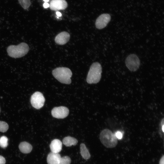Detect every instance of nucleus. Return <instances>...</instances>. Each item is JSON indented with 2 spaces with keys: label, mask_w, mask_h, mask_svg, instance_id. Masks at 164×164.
Returning <instances> with one entry per match:
<instances>
[{
  "label": "nucleus",
  "mask_w": 164,
  "mask_h": 164,
  "mask_svg": "<svg viewBox=\"0 0 164 164\" xmlns=\"http://www.w3.org/2000/svg\"><path fill=\"white\" fill-rule=\"evenodd\" d=\"M54 77L60 83L70 84L71 81L70 78L72 73L69 68L65 67H59L54 69L52 72Z\"/></svg>",
  "instance_id": "nucleus-1"
},
{
  "label": "nucleus",
  "mask_w": 164,
  "mask_h": 164,
  "mask_svg": "<svg viewBox=\"0 0 164 164\" xmlns=\"http://www.w3.org/2000/svg\"><path fill=\"white\" fill-rule=\"evenodd\" d=\"M29 49V46L27 43H22L16 46H9L7 51L9 56L16 58L24 56L28 53Z\"/></svg>",
  "instance_id": "nucleus-2"
},
{
  "label": "nucleus",
  "mask_w": 164,
  "mask_h": 164,
  "mask_svg": "<svg viewBox=\"0 0 164 164\" xmlns=\"http://www.w3.org/2000/svg\"><path fill=\"white\" fill-rule=\"evenodd\" d=\"M102 67L97 62L93 63L90 67L86 80L89 84H96L99 82L101 78Z\"/></svg>",
  "instance_id": "nucleus-3"
},
{
  "label": "nucleus",
  "mask_w": 164,
  "mask_h": 164,
  "mask_svg": "<svg viewBox=\"0 0 164 164\" xmlns=\"http://www.w3.org/2000/svg\"><path fill=\"white\" fill-rule=\"evenodd\" d=\"M100 139L103 145L108 148H114L118 143L117 138L115 134L108 129L102 131L100 134Z\"/></svg>",
  "instance_id": "nucleus-4"
},
{
  "label": "nucleus",
  "mask_w": 164,
  "mask_h": 164,
  "mask_svg": "<svg viewBox=\"0 0 164 164\" xmlns=\"http://www.w3.org/2000/svg\"><path fill=\"white\" fill-rule=\"evenodd\" d=\"M125 63L127 68L132 71H136L140 65V60L135 54L129 55L126 59Z\"/></svg>",
  "instance_id": "nucleus-5"
},
{
  "label": "nucleus",
  "mask_w": 164,
  "mask_h": 164,
  "mask_svg": "<svg viewBox=\"0 0 164 164\" xmlns=\"http://www.w3.org/2000/svg\"><path fill=\"white\" fill-rule=\"evenodd\" d=\"M45 98L41 92L36 91L31 96L30 102L32 106L36 109H39L44 105Z\"/></svg>",
  "instance_id": "nucleus-6"
},
{
  "label": "nucleus",
  "mask_w": 164,
  "mask_h": 164,
  "mask_svg": "<svg viewBox=\"0 0 164 164\" xmlns=\"http://www.w3.org/2000/svg\"><path fill=\"white\" fill-rule=\"evenodd\" d=\"M69 110L66 107L60 106L53 108L51 111V114L54 118L63 119L66 117L69 114Z\"/></svg>",
  "instance_id": "nucleus-7"
},
{
  "label": "nucleus",
  "mask_w": 164,
  "mask_h": 164,
  "mask_svg": "<svg viewBox=\"0 0 164 164\" xmlns=\"http://www.w3.org/2000/svg\"><path fill=\"white\" fill-rule=\"evenodd\" d=\"M111 19L110 15L108 14H103L97 19L95 24L97 29H102L105 27Z\"/></svg>",
  "instance_id": "nucleus-8"
},
{
  "label": "nucleus",
  "mask_w": 164,
  "mask_h": 164,
  "mask_svg": "<svg viewBox=\"0 0 164 164\" xmlns=\"http://www.w3.org/2000/svg\"><path fill=\"white\" fill-rule=\"evenodd\" d=\"M67 6V3L65 0H52L49 4L50 9L55 11L64 10Z\"/></svg>",
  "instance_id": "nucleus-9"
},
{
  "label": "nucleus",
  "mask_w": 164,
  "mask_h": 164,
  "mask_svg": "<svg viewBox=\"0 0 164 164\" xmlns=\"http://www.w3.org/2000/svg\"><path fill=\"white\" fill-rule=\"evenodd\" d=\"M70 38V34L67 32L63 31L60 32L56 36L55 41L58 45H63L69 41Z\"/></svg>",
  "instance_id": "nucleus-10"
},
{
  "label": "nucleus",
  "mask_w": 164,
  "mask_h": 164,
  "mask_svg": "<svg viewBox=\"0 0 164 164\" xmlns=\"http://www.w3.org/2000/svg\"><path fill=\"white\" fill-rule=\"evenodd\" d=\"M62 142L59 139H54L52 140L50 146L51 152L58 153L61 151L62 149Z\"/></svg>",
  "instance_id": "nucleus-11"
},
{
  "label": "nucleus",
  "mask_w": 164,
  "mask_h": 164,
  "mask_svg": "<svg viewBox=\"0 0 164 164\" xmlns=\"http://www.w3.org/2000/svg\"><path fill=\"white\" fill-rule=\"evenodd\" d=\"M60 158V155L58 153L51 152L47 155V163L48 164H59Z\"/></svg>",
  "instance_id": "nucleus-12"
},
{
  "label": "nucleus",
  "mask_w": 164,
  "mask_h": 164,
  "mask_svg": "<svg viewBox=\"0 0 164 164\" xmlns=\"http://www.w3.org/2000/svg\"><path fill=\"white\" fill-rule=\"evenodd\" d=\"M19 147L20 151L24 153H28L30 152L32 148L30 144L26 142L20 143Z\"/></svg>",
  "instance_id": "nucleus-13"
},
{
  "label": "nucleus",
  "mask_w": 164,
  "mask_h": 164,
  "mask_svg": "<svg viewBox=\"0 0 164 164\" xmlns=\"http://www.w3.org/2000/svg\"><path fill=\"white\" fill-rule=\"evenodd\" d=\"M64 145L67 147L75 145L78 143L77 140L75 138L70 136L65 137L63 140Z\"/></svg>",
  "instance_id": "nucleus-14"
},
{
  "label": "nucleus",
  "mask_w": 164,
  "mask_h": 164,
  "mask_svg": "<svg viewBox=\"0 0 164 164\" xmlns=\"http://www.w3.org/2000/svg\"><path fill=\"white\" fill-rule=\"evenodd\" d=\"M80 148L81 154L82 157L85 159H90L91 157L90 154L84 143H82L80 144Z\"/></svg>",
  "instance_id": "nucleus-15"
},
{
  "label": "nucleus",
  "mask_w": 164,
  "mask_h": 164,
  "mask_svg": "<svg viewBox=\"0 0 164 164\" xmlns=\"http://www.w3.org/2000/svg\"><path fill=\"white\" fill-rule=\"evenodd\" d=\"M19 4L24 9H27L31 5L30 0H18Z\"/></svg>",
  "instance_id": "nucleus-16"
},
{
  "label": "nucleus",
  "mask_w": 164,
  "mask_h": 164,
  "mask_svg": "<svg viewBox=\"0 0 164 164\" xmlns=\"http://www.w3.org/2000/svg\"><path fill=\"white\" fill-rule=\"evenodd\" d=\"M8 145V138L4 136L0 138V146L2 148H5Z\"/></svg>",
  "instance_id": "nucleus-17"
},
{
  "label": "nucleus",
  "mask_w": 164,
  "mask_h": 164,
  "mask_svg": "<svg viewBox=\"0 0 164 164\" xmlns=\"http://www.w3.org/2000/svg\"><path fill=\"white\" fill-rule=\"evenodd\" d=\"M71 160L70 158L68 156H64L60 158L59 164H70Z\"/></svg>",
  "instance_id": "nucleus-18"
},
{
  "label": "nucleus",
  "mask_w": 164,
  "mask_h": 164,
  "mask_svg": "<svg viewBox=\"0 0 164 164\" xmlns=\"http://www.w3.org/2000/svg\"><path fill=\"white\" fill-rule=\"evenodd\" d=\"M8 128L9 125L6 122L0 121V132H6Z\"/></svg>",
  "instance_id": "nucleus-19"
},
{
  "label": "nucleus",
  "mask_w": 164,
  "mask_h": 164,
  "mask_svg": "<svg viewBox=\"0 0 164 164\" xmlns=\"http://www.w3.org/2000/svg\"><path fill=\"white\" fill-rule=\"evenodd\" d=\"M114 134L117 139H121L122 137V134L120 132L117 131Z\"/></svg>",
  "instance_id": "nucleus-20"
},
{
  "label": "nucleus",
  "mask_w": 164,
  "mask_h": 164,
  "mask_svg": "<svg viewBox=\"0 0 164 164\" xmlns=\"http://www.w3.org/2000/svg\"><path fill=\"white\" fill-rule=\"evenodd\" d=\"M5 158L3 156L0 155V164H5Z\"/></svg>",
  "instance_id": "nucleus-21"
},
{
  "label": "nucleus",
  "mask_w": 164,
  "mask_h": 164,
  "mask_svg": "<svg viewBox=\"0 0 164 164\" xmlns=\"http://www.w3.org/2000/svg\"><path fill=\"white\" fill-rule=\"evenodd\" d=\"M159 164H164V155H163L161 158L159 162Z\"/></svg>",
  "instance_id": "nucleus-22"
},
{
  "label": "nucleus",
  "mask_w": 164,
  "mask_h": 164,
  "mask_svg": "<svg viewBox=\"0 0 164 164\" xmlns=\"http://www.w3.org/2000/svg\"><path fill=\"white\" fill-rule=\"evenodd\" d=\"M43 6L45 8H47L49 7V4L47 2H44L43 4Z\"/></svg>",
  "instance_id": "nucleus-23"
},
{
  "label": "nucleus",
  "mask_w": 164,
  "mask_h": 164,
  "mask_svg": "<svg viewBox=\"0 0 164 164\" xmlns=\"http://www.w3.org/2000/svg\"><path fill=\"white\" fill-rule=\"evenodd\" d=\"M56 15L60 17L62 15L61 13L58 11L56 12Z\"/></svg>",
  "instance_id": "nucleus-24"
},
{
  "label": "nucleus",
  "mask_w": 164,
  "mask_h": 164,
  "mask_svg": "<svg viewBox=\"0 0 164 164\" xmlns=\"http://www.w3.org/2000/svg\"><path fill=\"white\" fill-rule=\"evenodd\" d=\"M45 2H49V0H43Z\"/></svg>",
  "instance_id": "nucleus-25"
},
{
  "label": "nucleus",
  "mask_w": 164,
  "mask_h": 164,
  "mask_svg": "<svg viewBox=\"0 0 164 164\" xmlns=\"http://www.w3.org/2000/svg\"><path fill=\"white\" fill-rule=\"evenodd\" d=\"M1 112V108H0V113Z\"/></svg>",
  "instance_id": "nucleus-26"
},
{
  "label": "nucleus",
  "mask_w": 164,
  "mask_h": 164,
  "mask_svg": "<svg viewBox=\"0 0 164 164\" xmlns=\"http://www.w3.org/2000/svg\"><path fill=\"white\" fill-rule=\"evenodd\" d=\"M52 0H49V1H50V2Z\"/></svg>",
  "instance_id": "nucleus-27"
}]
</instances>
